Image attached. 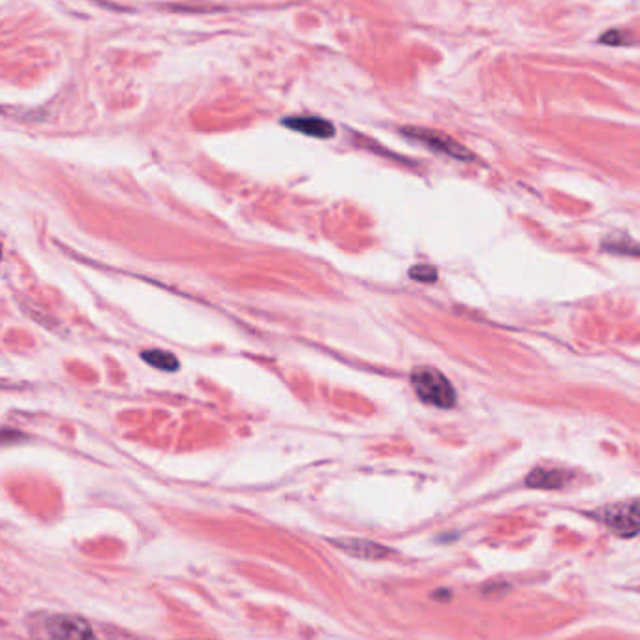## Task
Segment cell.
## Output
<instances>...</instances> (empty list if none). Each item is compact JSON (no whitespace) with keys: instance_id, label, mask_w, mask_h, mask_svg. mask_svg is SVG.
I'll return each instance as SVG.
<instances>
[{"instance_id":"6da1fadb","label":"cell","mask_w":640,"mask_h":640,"mask_svg":"<svg viewBox=\"0 0 640 640\" xmlns=\"http://www.w3.org/2000/svg\"><path fill=\"white\" fill-rule=\"evenodd\" d=\"M412 385L424 404L449 410L457 404V393L452 383L432 366H417L412 370Z\"/></svg>"},{"instance_id":"7a4b0ae2","label":"cell","mask_w":640,"mask_h":640,"mask_svg":"<svg viewBox=\"0 0 640 640\" xmlns=\"http://www.w3.org/2000/svg\"><path fill=\"white\" fill-rule=\"evenodd\" d=\"M599 522H603L610 531L620 538H635L638 533V503L636 499L616 503L594 513Z\"/></svg>"},{"instance_id":"3957f363","label":"cell","mask_w":640,"mask_h":640,"mask_svg":"<svg viewBox=\"0 0 640 640\" xmlns=\"http://www.w3.org/2000/svg\"><path fill=\"white\" fill-rule=\"evenodd\" d=\"M45 629L51 640H100L83 618L72 615L51 616Z\"/></svg>"},{"instance_id":"277c9868","label":"cell","mask_w":640,"mask_h":640,"mask_svg":"<svg viewBox=\"0 0 640 640\" xmlns=\"http://www.w3.org/2000/svg\"><path fill=\"white\" fill-rule=\"evenodd\" d=\"M282 124L317 140H331L336 133L335 124L322 117H287L282 121Z\"/></svg>"},{"instance_id":"5b68a950","label":"cell","mask_w":640,"mask_h":640,"mask_svg":"<svg viewBox=\"0 0 640 640\" xmlns=\"http://www.w3.org/2000/svg\"><path fill=\"white\" fill-rule=\"evenodd\" d=\"M342 552L345 554H350L354 558H359V559H370V562H378V559H383L391 554V550L383 545H378L374 541H368V539H354V538H348V539H336L333 541Z\"/></svg>"},{"instance_id":"8992f818","label":"cell","mask_w":640,"mask_h":640,"mask_svg":"<svg viewBox=\"0 0 640 640\" xmlns=\"http://www.w3.org/2000/svg\"><path fill=\"white\" fill-rule=\"evenodd\" d=\"M404 133L408 138H413L417 141H422L424 145H429V147H436L440 152H445L452 158H459V160H470L471 154L466 152V149L462 145H459L457 141H452L451 138H438L436 133H431V131H424V130H419V128H406Z\"/></svg>"},{"instance_id":"52a82bcc","label":"cell","mask_w":640,"mask_h":640,"mask_svg":"<svg viewBox=\"0 0 640 640\" xmlns=\"http://www.w3.org/2000/svg\"><path fill=\"white\" fill-rule=\"evenodd\" d=\"M567 483V475L562 470H547V468H538L533 470L528 479L526 485L529 489H539V490H558Z\"/></svg>"},{"instance_id":"ba28073f","label":"cell","mask_w":640,"mask_h":640,"mask_svg":"<svg viewBox=\"0 0 640 640\" xmlns=\"http://www.w3.org/2000/svg\"><path fill=\"white\" fill-rule=\"evenodd\" d=\"M143 361L158 370H168V372H175L179 368V361L173 354L162 352V350H150V352H143Z\"/></svg>"},{"instance_id":"9c48e42d","label":"cell","mask_w":640,"mask_h":640,"mask_svg":"<svg viewBox=\"0 0 640 640\" xmlns=\"http://www.w3.org/2000/svg\"><path fill=\"white\" fill-rule=\"evenodd\" d=\"M410 276L417 282L431 284V282L438 280V271H436V267H432V265H415L410 269Z\"/></svg>"},{"instance_id":"30bf717a","label":"cell","mask_w":640,"mask_h":640,"mask_svg":"<svg viewBox=\"0 0 640 640\" xmlns=\"http://www.w3.org/2000/svg\"><path fill=\"white\" fill-rule=\"evenodd\" d=\"M599 42L608 44V45H624V44H627V33L624 34L622 31H608L601 36Z\"/></svg>"},{"instance_id":"8fae6325","label":"cell","mask_w":640,"mask_h":640,"mask_svg":"<svg viewBox=\"0 0 640 640\" xmlns=\"http://www.w3.org/2000/svg\"><path fill=\"white\" fill-rule=\"evenodd\" d=\"M0 256H3V248H0Z\"/></svg>"}]
</instances>
